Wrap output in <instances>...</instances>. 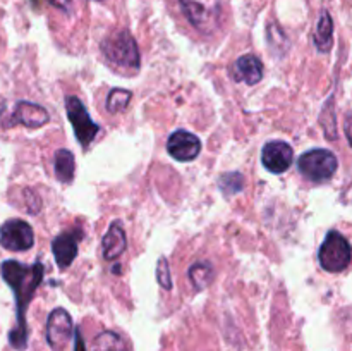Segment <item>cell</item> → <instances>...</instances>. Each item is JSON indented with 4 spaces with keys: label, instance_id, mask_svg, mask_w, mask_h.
<instances>
[{
    "label": "cell",
    "instance_id": "1",
    "mask_svg": "<svg viewBox=\"0 0 352 351\" xmlns=\"http://www.w3.org/2000/svg\"><path fill=\"white\" fill-rule=\"evenodd\" d=\"M43 272L45 267L41 262L26 265L17 260H6L0 264V275L12 289L16 298V327L9 334L10 344L16 350H24L28 346L26 312L38 286L43 281Z\"/></svg>",
    "mask_w": 352,
    "mask_h": 351
},
{
    "label": "cell",
    "instance_id": "2",
    "mask_svg": "<svg viewBox=\"0 0 352 351\" xmlns=\"http://www.w3.org/2000/svg\"><path fill=\"white\" fill-rule=\"evenodd\" d=\"M102 52L109 62L119 67H140V48L133 34L126 30H117L102 41Z\"/></svg>",
    "mask_w": 352,
    "mask_h": 351
},
{
    "label": "cell",
    "instance_id": "3",
    "mask_svg": "<svg viewBox=\"0 0 352 351\" xmlns=\"http://www.w3.org/2000/svg\"><path fill=\"white\" fill-rule=\"evenodd\" d=\"M189 23L203 34H212L219 30L222 6L220 0H179Z\"/></svg>",
    "mask_w": 352,
    "mask_h": 351
},
{
    "label": "cell",
    "instance_id": "4",
    "mask_svg": "<svg viewBox=\"0 0 352 351\" xmlns=\"http://www.w3.org/2000/svg\"><path fill=\"white\" fill-rule=\"evenodd\" d=\"M318 260L323 270L332 272V274L346 270L352 260V248L349 241L339 231H330L323 240L322 246H320Z\"/></svg>",
    "mask_w": 352,
    "mask_h": 351
},
{
    "label": "cell",
    "instance_id": "5",
    "mask_svg": "<svg viewBox=\"0 0 352 351\" xmlns=\"http://www.w3.org/2000/svg\"><path fill=\"white\" fill-rule=\"evenodd\" d=\"M339 160L325 148H315L302 153L298 160V169L311 182H325L336 174Z\"/></svg>",
    "mask_w": 352,
    "mask_h": 351
},
{
    "label": "cell",
    "instance_id": "6",
    "mask_svg": "<svg viewBox=\"0 0 352 351\" xmlns=\"http://www.w3.org/2000/svg\"><path fill=\"white\" fill-rule=\"evenodd\" d=\"M65 110H67V117L72 124V129H74L76 138H78L79 143L85 148L89 147L93 140L98 134L100 126L95 124L89 117L88 110L82 105V102L76 96H67L65 98Z\"/></svg>",
    "mask_w": 352,
    "mask_h": 351
},
{
    "label": "cell",
    "instance_id": "7",
    "mask_svg": "<svg viewBox=\"0 0 352 351\" xmlns=\"http://www.w3.org/2000/svg\"><path fill=\"white\" fill-rule=\"evenodd\" d=\"M0 244L9 251H26L34 244L33 227L21 219H10L0 226Z\"/></svg>",
    "mask_w": 352,
    "mask_h": 351
},
{
    "label": "cell",
    "instance_id": "8",
    "mask_svg": "<svg viewBox=\"0 0 352 351\" xmlns=\"http://www.w3.org/2000/svg\"><path fill=\"white\" fill-rule=\"evenodd\" d=\"M72 319L67 310L55 308L47 320V341L52 350H64L72 336Z\"/></svg>",
    "mask_w": 352,
    "mask_h": 351
},
{
    "label": "cell",
    "instance_id": "9",
    "mask_svg": "<svg viewBox=\"0 0 352 351\" xmlns=\"http://www.w3.org/2000/svg\"><path fill=\"white\" fill-rule=\"evenodd\" d=\"M261 162L274 174H282L294 162V150L289 143L280 140L270 141L261 150Z\"/></svg>",
    "mask_w": 352,
    "mask_h": 351
},
{
    "label": "cell",
    "instance_id": "10",
    "mask_svg": "<svg viewBox=\"0 0 352 351\" xmlns=\"http://www.w3.org/2000/svg\"><path fill=\"white\" fill-rule=\"evenodd\" d=\"M167 150L175 160L179 162H191L201 151V141L196 134L189 133V131L179 129L170 134L167 141Z\"/></svg>",
    "mask_w": 352,
    "mask_h": 351
},
{
    "label": "cell",
    "instance_id": "11",
    "mask_svg": "<svg viewBox=\"0 0 352 351\" xmlns=\"http://www.w3.org/2000/svg\"><path fill=\"white\" fill-rule=\"evenodd\" d=\"M81 240V229L65 231V233L54 237V241H52V251H54V257L58 268H67L74 262V258L78 257V244Z\"/></svg>",
    "mask_w": 352,
    "mask_h": 351
},
{
    "label": "cell",
    "instance_id": "12",
    "mask_svg": "<svg viewBox=\"0 0 352 351\" xmlns=\"http://www.w3.org/2000/svg\"><path fill=\"white\" fill-rule=\"evenodd\" d=\"M48 123V112L41 105L33 102H17L14 114L10 116L9 123L6 124L7 127L16 126V124H23V126L30 127V129H36V127L45 126Z\"/></svg>",
    "mask_w": 352,
    "mask_h": 351
},
{
    "label": "cell",
    "instance_id": "13",
    "mask_svg": "<svg viewBox=\"0 0 352 351\" xmlns=\"http://www.w3.org/2000/svg\"><path fill=\"white\" fill-rule=\"evenodd\" d=\"M230 74L236 81L246 83V85H256L263 78V64L256 55H243L232 64Z\"/></svg>",
    "mask_w": 352,
    "mask_h": 351
},
{
    "label": "cell",
    "instance_id": "14",
    "mask_svg": "<svg viewBox=\"0 0 352 351\" xmlns=\"http://www.w3.org/2000/svg\"><path fill=\"white\" fill-rule=\"evenodd\" d=\"M126 231L120 220H113L102 240V251L105 260H116L126 251Z\"/></svg>",
    "mask_w": 352,
    "mask_h": 351
},
{
    "label": "cell",
    "instance_id": "15",
    "mask_svg": "<svg viewBox=\"0 0 352 351\" xmlns=\"http://www.w3.org/2000/svg\"><path fill=\"white\" fill-rule=\"evenodd\" d=\"M313 38H315V45L316 48H318L320 52H329L330 48H332V43H333V21H332V16H330L327 10H323L322 16H320L318 19V24H316V30H315V34H313Z\"/></svg>",
    "mask_w": 352,
    "mask_h": 351
},
{
    "label": "cell",
    "instance_id": "16",
    "mask_svg": "<svg viewBox=\"0 0 352 351\" xmlns=\"http://www.w3.org/2000/svg\"><path fill=\"white\" fill-rule=\"evenodd\" d=\"M93 351H131V348L122 336L112 330H105L95 337Z\"/></svg>",
    "mask_w": 352,
    "mask_h": 351
},
{
    "label": "cell",
    "instance_id": "17",
    "mask_svg": "<svg viewBox=\"0 0 352 351\" xmlns=\"http://www.w3.org/2000/svg\"><path fill=\"white\" fill-rule=\"evenodd\" d=\"M55 176L60 182H71L72 178H74V155L69 150H57L55 153Z\"/></svg>",
    "mask_w": 352,
    "mask_h": 351
},
{
    "label": "cell",
    "instance_id": "18",
    "mask_svg": "<svg viewBox=\"0 0 352 351\" xmlns=\"http://www.w3.org/2000/svg\"><path fill=\"white\" fill-rule=\"evenodd\" d=\"M213 267L208 262H199L189 268V279L195 284L196 289H203L213 281Z\"/></svg>",
    "mask_w": 352,
    "mask_h": 351
},
{
    "label": "cell",
    "instance_id": "19",
    "mask_svg": "<svg viewBox=\"0 0 352 351\" xmlns=\"http://www.w3.org/2000/svg\"><path fill=\"white\" fill-rule=\"evenodd\" d=\"M244 184H246V181H244V176L241 172H226L219 179V188L222 189L226 196L241 193L244 189Z\"/></svg>",
    "mask_w": 352,
    "mask_h": 351
},
{
    "label": "cell",
    "instance_id": "20",
    "mask_svg": "<svg viewBox=\"0 0 352 351\" xmlns=\"http://www.w3.org/2000/svg\"><path fill=\"white\" fill-rule=\"evenodd\" d=\"M129 102H131V92H127V89H122V88H113L112 92L109 93V96H107V110H109L110 114L122 112Z\"/></svg>",
    "mask_w": 352,
    "mask_h": 351
},
{
    "label": "cell",
    "instance_id": "21",
    "mask_svg": "<svg viewBox=\"0 0 352 351\" xmlns=\"http://www.w3.org/2000/svg\"><path fill=\"white\" fill-rule=\"evenodd\" d=\"M157 279L158 282H160V286H164L165 289H172V277H170V270H168L167 258H160V260H158Z\"/></svg>",
    "mask_w": 352,
    "mask_h": 351
},
{
    "label": "cell",
    "instance_id": "22",
    "mask_svg": "<svg viewBox=\"0 0 352 351\" xmlns=\"http://www.w3.org/2000/svg\"><path fill=\"white\" fill-rule=\"evenodd\" d=\"M23 195L26 196V210L30 213H36L38 210H40V206H41V200H40V196L36 195V193L33 191V189H30V188H26L23 191Z\"/></svg>",
    "mask_w": 352,
    "mask_h": 351
},
{
    "label": "cell",
    "instance_id": "23",
    "mask_svg": "<svg viewBox=\"0 0 352 351\" xmlns=\"http://www.w3.org/2000/svg\"><path fill=\"white\" fill-rule=\"evenodd\" d=\"M344 129H346V136H347V140H349V143L352 147V110L349 114H347L346 123H344Z\"/></svg>",
    "mask_w": 352,
    "mask_h": 351
},
{
    "label": "cell",
    "instance_id": "24",
    "mask_svg": "<svg viewBox=\"0 0 352 351\" xmlns=\"http://www.w3.org/2000/svg\"><path fill=\"white\" fill-rule=\"evenodd\" d=\"M48 2H50L52 6L57 7V9H60V10L71 9V0H48Z\"/></svg>",
    "mask_w": 352,
    "mask_h": 351
},
{
    "label": "cell",
    "instance_id": "25",
    "mask_svg": "<svg viewBox=\"0 0 352 351\" xmlns=\"http://www.w3.org/2000/svg\"><path fill=\"white\" fill-rule=\"evenodd\" d=\"M74 351H85V343H82V337L79 330H76V350Z\"/></svg>",
    "mask_w": 352,
    "mask_h": 351
}]
</instances>
